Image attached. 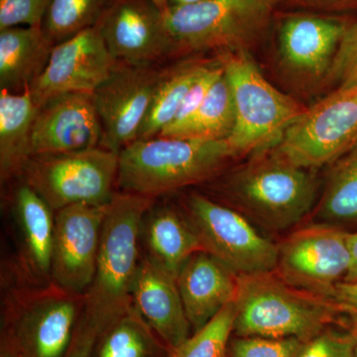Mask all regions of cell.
Wrapping results in <instances>:
<instances>
[{
  "mask_svg": "<svg viewBox=\"0 0 357 357\" xmlns=\"http://www.w3.org/2000/svg\"><path fill=\"white\" fill-rule=\"evenodd\" d=\"M307 170L273 147L208 184L222 202L234 204L264 229L282 231L298 225L314 208L318 185Z\"/></svg>",
  "mask_w": 357,
  "mask_h": 357,
  "instance_id": "6da1fadb",
  "label": "cell"
},
{
  "mask_svg": "<svg viewBox=\"0 0 357 357\" xmlns=\"http://www.w3.org/2000/svg\"><path fill=\"white\" fill-rule=\"evenodd\" d=\"M155 199L116 192L103 220L95 276L84 294L79 321L98 335L132 306L141 257L140 227Z\"/></svg>",
  "mask_w": 357,
  "mask_h": 357,
  "instance_id": "7a4b0ae2",
  "label": "cell"
},
{
  "mask_svg": "<svg viewBox=\"0 0 357 357\" xmlns=\"http://www.w3.org/2000/svg\"><path fill=\"white\" fill-rule=\"evenodd\" d=\"M236 158L227 140L138 139L119 153L116 189L157 199L211 182Z\"/></svg>",
  "mask_w": 357,
  "mask_h": 357,
  "instance_id": "3957f363",
  "label": "cell"
},
{
  "mask_svg": "<svg viewBox=\"0 0 357 357\" xmlns=\"http://www.w3.org/2000/svg\"><path fill=\"white\" fill-rule=\"evenodd\" d=\"M2 302L1 347L8 357H64L83 314L84 295L51 281L6 284Z\"/></svg>",
  "mask_w": 357,
  "mask_h": 357,
  "instance_id": "277c9868",
  "label": "cell"
},
{
  "mask_svg": "<svg viewBox=\"0 0 357 357\" xmlns=\"http://www.w3.org/2000/svg\"><path fill=\"white\" fill-rule=\"evenodd\" d=\"M236 337H297L307 342L335 323V301L293 287L276 272L238 275Z\"/></svg>",
  "mask_w": 357,
  "mask_h": 357,
  "instance_id": "5b68a950",
  "label": "cell"
},
{
  "mask_svg": "<svg viewBox=\"0 0 357 357\" xmlns=\"http://www.w3.org/2000/svg\"><path fill=\"white\" fill-rule=\"evenodd\" d=\"M222 58L236 107L227 140L232 152L238 158L276 146L306 107L266 81L248 51L225 52Z\"/></svg>",
  "mask_w": 357,
  "mask_h": 357,
  "instance_id": "8992f818",
  "label": "cell"
},
{
  "mask_svg": "<svg viewBox=\"0 0 357 357\" xmlns=\"http://www.w3.org/2000/svg\"><path fill=\"white\" fill-rule=\"evenodd\" d=\"M273 8L262 0H206L164 11L174 55L248 51L269 27Z\"/></svg>",
  "mask_w": 357,
  "mask_h": 357,
  "instance_id": "52a82bcc",
  "label": "cell"
},
{
  "mask_svg": "<svg viewBox=\"0 0 357 357\" xmlns=\"http://www.w3.org/2000/svg\"><path fill=\"white\" fill-rule=\"evenodd\" d=\"M119 154L102 147L33 155L20 178L54 211L74 204L103 206L116 194Z\"/></svg>",
  "mask_w": 357,
  "mask_h": 357,
  "instance_id": "ba28073f",
  "label": "cell"
},
{
  "mask_svg": "<svg viewBox=\"0 0 357 357\" xmlns=\"http://www.w3.org/2000/svg\"><path fill=\"white\" fill-rule=\"evenodd\" d=\"M182 206L204 250L237 275L275 271L278 245L260 234L241 211L197 192L185 196Z\"/></svg>",
  "mask_w": 357,
  "mask_h": 357,
  "instance_id": "9c48e42d",
  "label": "cell"
},
{
  "mask_svg": "<svg viewBox=\"0 0 357 357\" xmlns=\"http://www.w3.org/2000/svg\"><path fill=\"white\" fill-rule=\"evenodd\" d=\"M356 140L357 84L337 89L305 110L274 148L295 165L309 170L335 161Z\"/></svg>",
  "mask_w": 357,
  "mask_h": 357,
  "instance_id": "30bf717a",
  "label": "cell"
},
{
  "mask_svg": "<svg viewBox=\"0 0 357 357\" xmlns=\"http://www.w3.org/2000/svg\"><path fill=\"white\" fill-rule=\"evenodd\" d=\"M275 272L286 283L333 301L351 264L349 232L317 223L293 232L278 245Z\"/></svg>",
  "mask_w": 357,
  "mask_h": 357,
  "instance_id": "8fae6325",
  "label": "cell"
},
{
  "mask_svg": "<svg viewBox=\"0 0 357 357\" xmlns=\"http://www.w3.org/2000/svg\"><path fill=\"white\" fill-rule=\"evenodd\" d=\"M162 69L158 65L117 63L93 93L102 128L100 147L121 153L138 139Z\"/></svg>",
  "mask_w": 357,
  "mask_h": 357,
  "instance_id": "7c38bea8",
  "label": "cell"
},
{
  "mask_svg": "<svg viewBox=\"0 0 357 357\" xmlns=\"http://www.w3.org/2000/svg\"><path fill=\"white\" fill-rule=\"evenodd\" d=\"M117 63L96 25L54 46L48 64L30 86V93L38 107L64 93H93Z\"/></svg>",
  "mask_w": 357,
  "mask_h": 357,
  "instance_id": "4fadbf2b",
  "label": "cell"
},
{
  "mask_svg": "<svg viewBox=\"0 0 357 357\" xmlns=\"http://www.w3.org/2000/svg\"><path fill=\"white\" fill-rule=\"evenodd\" d=\"M109 204H74L55 213L51 278L84 295L95 276L102 225Z\"/></svg>",
  "mask_w": 357,
  "mask_h": 357,
  "instance_id": "5bb4252c",
  "label": "cell"
},
{
  "mask_svg": "<svg viewBox=\"0 0 357 357\" xmlns=\"http://www.w3.org/2000/svg\"><path fill=\"white\" fill-rule=\"evenodd\" d=\"M98 26L117 62L158 65L175 56L164 11L151 0H114Z\"/></svg>",
  "mask_w": 357,
  "mask_h": 357,
  "instance_id": "9a60e30c",
  "label": "cell"
},
{
  "mask_svg": "<svg viewBox=\"0 0 357 357\" xmlns=\"http://www.w3.org/2000/svg\"><path fill=\"white\" fill-rule=\"evenodd\" d=\"M13 220V269L7 284L43 285L51 278L55 211L20 178L9 199Z\"/></svg>",
  "mask_w": 357,
  "mask_h": 357,
  "instance_id": "2e32d148",
  "label": "cell"
},
{
  "mask_svg": "<svg viewBox=\"0 0 357 357\" xmlns=\"http://www.w3.org/2000/svg\"><path fill=\"white\" fill-rule=\"evenodd\" d=\"M102 128L93 93L54 96L38 107L33 122L30 153H70L100 147Z\"/></svg>",
  "mask_w": 357,
  "mask_h": 357,
  "instance_id": "e0dca14e",
  "label": "cell"
},
{
  "mask_svg": "<svg viewBox=\"0 0 357 357\" xmlns=\"http://www.w3.org/2000/svg\"><path fill=\"white\" fill-rule=\"evenodd\" d=\"M347 23L316 14H291L279 27V52L284 66L304 79H326Z\"/></svg>",
  "mask_w": 357,
  "mask_h": 357,
  "instance_id": "ac0fdd59",
  "label": "cell"
},
{
  "mask_svg": "<svg viewBox=\"0 0 357 357\" xmlns=\"http://www.w3.org/2000/svg\"><path fill=\"white\" fill-rule=\"evenodd\" d=\"M132 304L171 352L191 337L177 277L143 255L134 282Z\"/></svg>",
  "mask_w": 357,
  "mask_h": 357,
  "instance_id": "d6986e66",
  "label": "cell"
},
{
  "mask_svg": "<svg viewBox=\"0 0 357 357\" xmlns=\"http://www.w3.org/2000/svg\"><path fill=\"white\" fill-rule=\"evenodd\" d=\"M178 287L192 333L204 328L236 299L238 275L206 251H199L181 268Z\"/></svg>",
  "mask_w": 357,
  "mask_h": 357,
  "instance_id": "ffe728a7",
  "label": "cell"
},
{
  "mask_svg": "<svg viewBox=\"0 0 357 357\" xmlns=\"http://www.w3.org/2000/svg\"><path fill=\"white\" fill-rule=\"evenodd\" d=\"M140 246L143 256L176 277L192 255L204 250L183 211L156 199L141 222Z\"/></svg>",
  "mask_w": 357,
  "mask_h": 357,
  "instance_id": "44dd1931",
  "label": "cell"
},
{
  "mask_svg": "<svg viewBox=\"0 0 357 357\" xmlns=\"http://www.w3.org/2000/svg\"><path fill=\"white\" fill-rule=\"evenodd\" d=\"M53 48L41 26L0 30V91L29 89L44 72Z\"/></svg>",
  "mask_w": 357,
  "mask_h": 357,
  "instance_id": "7402d4cb",
  "label": "cell"
},
{
  "mask_svg": "<svg viewBox=\"0 0 357 357\" xmlns=\"http://www.w3.org/2000/svg\"><path fill=\"white\" fill-rule=\"evenodd\" d=\"M38 107L29 89L21 93L0 91V178L2 183L20 178L31 157L33 122Z\"/></svg>",
  "mask_w": 357,
  "mask_h": 357,
  "instance_id": "603a6c76",
  "label": "cell"
},
{
  "mask_svg": "<svg viewBox=\"0 0 357 357\" xmlns=\"http://www.w3.org/2000/svg\"><path fill=\"white\" fill-rule=\"evenodd\" d=\"M215 59L192 56L162 69L151 107L138 139H150L160 135L172 122L192 84L213 64Z\"/></svg>",
  "mask_w": 357,
  "mask_h": 357,
  "instance_id": "cb8c5ba5",
  "label": "cell"
},
{
  "mask_svg": "<svg viewBox=\"0 0 357 357\" xmlns=\"http://www.w3.org/2000/svg\"><path fill=\"white\" fill-rule=\"evenodd\" d=\"M170 356V349L133 305L100 333L91 354V357Z\"/></svg>",
  "mask_w": 357,
  "mask_h": 357,
  "instance_id": "d4e9b609",
  "label": "cell"
},
{
  "mask_svg": "<svg viewBox=\"0 0 357 357\" xmlns=\"http://www.w3.org/2000/svg\"><path fill=\"white\" fill-rule=\"evenodd\" d=\"M236 126V107L229 79L222 76L213 84L199 109L170 138L227 140Z\"/></svg>",
  "mask_w": 357,
  "mask_h": 357,
  "instance_id": "484cf974",
  "label": "cell"
},
{
  "mask_svg": "<svg viewBox=\"0 0 357 357\" xmlns=\"http://www.w3.org/2000/svg\"><path fill=\"white\" fill-rule=\"evenodd\" d=\"M333 163L316 217L337 225L357 220V140Z\"/></svg>",
  "mask_w": 357,
  "mask_h": 357,
  "instance_id": "4316f807",
  "label": "cell"
},
{
  "mask_svg": "<svg viewBox=\"0 0 357 357\" xmlns=\"http://www.w3.org/2000/svg\"><path fill=\"white\" fill-rule=\"evenodd\" d=\"M114 0H51L42 23L53 46L95 27Z\"/></svg>",
  "mask_w": 357,
  "mask_h": 357,
  "instance_id": "83f0119b",
  "label": "cell"
},
{
  "mask_svg": "<svg viewBox=\"0 0 357 357\" xmlns=\"http://www.w3.org/2000/svg\"><path fill=\"white\" fill-rule=\"evenodd\" d=\"M236 307L231 302L211 321L171 352L170 357H229L230 337L234 333Z\"/></svg>",
  "mask_w": 357,
  "mask_h": 357,
  "instance_id": "f1b7e54d",
  "label": "cell"
},
{
  "mask_svg": "<svg viewBox=\"0 0 357 357\" xmlns=\"http://www.w3.org/2000/svg\"><path fill=\"white\" fill-rule=\"evenodd\" d=\"M305 344L297 337H236L230 338L227 356L298 357Z\"/></svg>",
  "mask_w": 357,
  "mask_h": 357,
  "instance_id": "f546056e",
  "label": "cell"
},
{
  "mask_svg": "<svg viewBox=\"0 0 357 357\" xmlns=\"http://www.w3.org/2000/svg\"><path fill=\"white\" fill-rule=\"evenodd\" d=\"M223 73H225V66H223L222 55H220V57L215 59V62L208 69L204 70L197 79L196 83L192 84L189 93L181 103L172 122L160 133V137H172L173 134L191 119L195 112L201 107L211 86L222 76Z\"/></svg>",
  "mask_w": 357,
  "mask_h": 357,
  "instance_id": "4dcf8cb0",
  "label": "cell"
},
{
  "mask_svg": "<svg viewBox=\"0 0 357 357\" xmlns=\"http://www.w3.org/2000/svg\"><path fill=\"white\" fill-rule=\"evenodd\" d=\"M326 79L337 89L357 84V21L347 25Z\"/></svg>",
  "mask_w": 357,
  "mask_h": 357,
  "instance_id": "1f68e13d",
  "label": "cell"
},
{
  "mask_svg": "<svg viewBox=\"0 0 357 357\" xmlns=\"http://www.w3.org/2000/svg\"><path fill=\"white\" fill-rule=\"evenodd\" d=\"M51 0H0V30L39 27L43 23Z\"/></svg>",
  "mask_w": 357,
  "mask_h": 357,
  "instance_id": "d6a6232c",
  "label": "cell"
},
{
  "mask_svg": "<svg viewBox=\"0 0 357 357\" xmlns=\"http://www.w3.org/2000/svg\"><path fill=\"white\" fill-rule=\"evenodd\" d=\"M356 337L351 332L326 330L309 340L298 357H354Z\"/></svg>",
  "mask_w": 357,
  "mask_h": 357,
  "instance_id": "836d02e7",
  "label": "cell"
},
{
  "mask_svg": "<svg viewBox=\"0 0 357 357\" xmlns=\"http://www.w3.org/2000/svg\"><path fill=\"white\" fill-rule=\"evenodd\" d=\"M340 314H344L351 321V332L357 335V281L340 282L333 297Z\"/></svg>",
  "mask_w": 357,
  "mask_h": 357,
  "instance_id": "e575fe53",
  "label": "cell"
},
{
  "mask_svg": "<svg viewBox=\"0 0 357 357\" xmlns=\"http://www.w3.org/2000/svg\"><path fill=\"white\" fill-rule=\"evenodd\" d=\"M98 335L79 321L72 344L64 357H91Z\"/></svg>",
  "mask_w": 357,
  "mask_h": 357,
  "instance_id": "d590c367",
  "label": "cell"
},
{
  "mask_svg": "<svg viewBox=\"0 0 357 357\" xmlns=\"http://www.w3.org/2000/svg\"><path fill=\"white\" fill-rule=\"evenodd\" d=\"M296 4L321 11H345L357 8V0H293Z\"/></svg>",
  "mask_w": 357,
  "mask_h": 357,
  "instance_id": "8d00e7d4",
  "label": "cell"
},
{
  "mask_svg": "<svg viewBox=\"0 0 357 357\" xmlns=\"http://www.w3.org/2000/svg\"><path fill=\"white\" fill-rule=\"evenodd\" d=\"M349 244L351 249V264L344 282L357 281V232H349Z\"/></svg>",
  "mask_w": 357,
  "mask_h": 357,
  "instance_id": "74e56055",
  "label": "cell"
},
{
  "mask_svg": "<svg viewBox=\"0 0 357 357\" xmlns=\"http://www.w3.org/2000/svg\"><path fill=\"white\" fill-rule=\"evenodd\" d=\"M206 0H169V7L188 6V4L198 3Z\"/></svg>",
  "mask_w": 357,
  "mask_h": 357,
  "instance_id": "f35d334b",
  "label": "cell"
},
{
  "mask_svg": "<svg viewBox=\"0 0 357 357\" xmlns=\"http://www.w3.org/2000/svg\"><path fill=\"white\" fill-rule=\"evenodd\" d=\"M161 10L166 11L169 8V0H151Z\"/></svg>",
  "mask_w": 357,
  "mask_h": 357,
  "instance_id": "ab89813d",
  "label": "cell"
},
{
  "mask_svg": "<svg viewBox=\"0 0 357 357\" xmlns=\"http://www.w3.org/2000/svg\"><path fill=\"white\" fill-rule=\"evenodd\" d=\"M262 1H264L265 3L268 4V6L274 8L277 4L281 3L283 0H262Z\"/></svg>",
  "mask_w": 357,
  "mask_h": 357,
  "instance_id": "60d3db41",
  "label": "cell"
},
{
  "mask_svg": "<svg viewBox=\"0 0 357 357\" xmlns=\"http://www.w3.org/2000/svg\"><path fill=\"white\" fill-rule=\"evenodd\" d=\"M356 335V349H354V357H357V335Z\"/></svg>",
  "mask_w": 357,
  "mask_h": 357,
  "instance_id": "b9f144b4",
  "label": "cell"
},
{
  "mask_svg": "<svg viewBox=\"0 0 357 357\" xmlns=\"http://www.w3.org/2000/svg\"><path fill=\"white\" fill-rule=\"evenodd\" d=\"M0 357H8V356H6V354H0Z\"/></svg>",
  "mask_w": 357,
  "mask_h": 357,
  "instance_id": "7bdbcfd3",
  "label": "cell"
}]
</instances>
